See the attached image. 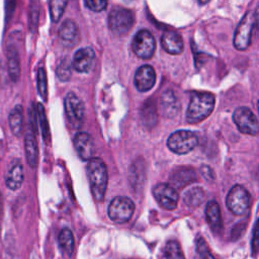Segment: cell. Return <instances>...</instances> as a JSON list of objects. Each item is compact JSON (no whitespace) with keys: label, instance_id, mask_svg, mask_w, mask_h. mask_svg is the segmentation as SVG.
Returning a JSON list of instances; mask_svg holds the SVG:
<instances>
[{"label":"cell","instance_id":"obj_15","mask_svg":"<svg viewBox=\"0 0 259 259\" xmlns=\"http://www.w3.org/2000/svg\"><path fill=\"white\" fill-rule=\"evenodd\" d=\"M74 147L79 156L83 161L92 159L94 152L93 140L87 133H79L74 138Z\"/></svg>","mask_w":259,"mask_h":259},{"label":"cell","instance_id":"obj_26","mask_svg":"<svg viewBox=\"0 0 259 259\" xmlns=\"http://www.w3.org/2000/svg\"><path fill=\"white\" fill-rule=\"evenodd\" d=\"M35 111H36V116L38 119L39 127L41 131L42 139L46 143H50L51 141V133H50V126L48 122V118L46 115V111L44 108V105L41 103H37L35 105Z\"/></svg>","mask_w":259,"mask_h":259},{"label":"cell","instance_id":"obj_39","mask_svg":"<svg viewBox=\"0 0 259 259\" xmlns=\"http://www.w3.org/2000/svg\"><path fill=\"white\" fill-rule=\"evenodd\" d=\"M198 2L199 4H206L209 2V0H198Z\"/></svg>","mask_w":259,"mask_h":259},{"label":"cell","instance_id":"obj_19","mask_svg":"<svg viewBox=\"0 0 259 259\" xmlns=\"http://www.w3.org/2000/svg\"><path fill=\"white\" fill-rule=\"evenodd\" d=\"M205 218L208 226L214 233H221L223 230V220L221 209L217 201H208L205 207Z\"/></svg>","mask_w":259,"mask_h":259},{"label":"cell","instance_id":"obj_14","mask_svg":"<svg viewBox=\"0 0 259 259\" xmlns=\"http://www.w3.org/2000/svg\"><path fill=\"white\" fill-rule=\"evenodd\" d=\"M95 59V53L92 48H83L77 51L74 55L72 66L80 73H87L92 68Z\"/></svg>","mask_w":259,"mask_h":259},{"label":"cell","instance_id":"obj_20","mask_svg":"<svg viewBox=\"0 0 259 259\" xmlns=\"http://www.w3.org/2000/svg\"><path fill=\"white\" fill-rule=\"evenodd\" d=\"M146 167H145V163L143 160L139 159L137 161H135L131 168H130V172H128V179H130V183L133 187V189H140L142 187V185L144 184L145 181V176H146Z\"/></svg>","mask_w":259,"mask_h":259},{"label":"cell","instance_id":"obj_40","mask_svg":"<svg viewBox=\"0 0 259 259\" xmlns=\"http://www.w3.org/2000/svg\"><path fill=\"white\" fill-rule=\"evenodd\" d=\"M123 1H124V2H131L132 0H123Z\"/></svg>","mask_w":259,"mask_h":259},{"label":"cell","instance_id":"obj_25","mask_svg":"<svg viewBox=\"0 0 259 259\" xmlns=\"http://www.w3.org/2000/svg\"><path fill=\"white\" fill-rule=\"evenodd\" d=\"M9 125L12 133L15 136H19L22 131V123H23V109L22 106L17 104L9 113Z\"/></svg>","mask_w":259,"mask_h":259},{"label":"cell","instance_id":"obj_5","mask_svg":"<svg viewBox=\"0 0 259 259\" xmlns=\"http://www.w3.org/2000/svg\"><path fill=\"white\" fill-rule=\"evenodd\" d=\"M228 208L236 215H245L249 212L251 197L249 192L241 185H235L227 195Z\"/></svg>","mask_w":259,"mask_h":259},{"label":"cell","instance_id":"obj_1","mask_svg":"<svg viewBox=\"0 0 259 259\" xmlns=\"http://www.w3.org/2000/svg\"><path fill=\"white\" fill-rule=\"evenodd\" d=\"M87 176L93 197L95 200L101 201L104 198L108 181L105 163L100 158L90 159L87 165Z\"/></svg>","mask_w":259,"mask_h":259},{"label":"cell","instance_id":"obj_30","mask_svg":"<svg viewBox=\"0 0 259 259\" xmlns=\"http://www.w3.org/2000/svg\"><path fill=\"white\" fill-rule=\"evenodd\" d=\"M165 257L166 259H185L178 242L172 240L169 241L165 246Z\"/></svg>","mask_w":259,"mask_h":259},{"label":"cell","instance_id":"obj_27","mask_svg":"<svg viewBox=\"0 0 259 259\" xmlns=\"http://www.w3.org/2000/svg\"><path fill=\"white\" fill-rule=\"evenodd\" d=\"M205 194L202 188L193 187L184 193V202L192 207L198 206L204 200Z\"/></svg>","mask_w":259,"mask_h":259},{"label":"cell","instance_id":"obj_32","mask_svg":"<svg viewBox=\"0 0 259 259\" xmlns=\"http://www.w3.org/2000/svg\"><path fill=\"white\" fill-rule=\"evenodd\" d=\"M71 67H72V65H71L70 61L67 58L63 59L57 68L58 79L63 82L68 81L71 77Z\"/></svg>","mask_w":259,"mask_h":259},{"label":"cell","instance_id":"obj_3","mask_svg":"<svg viewBox=\"0 0 259 259\" xmlns=\"http://www.w3.org/2000/svg\"><path fill=\"white\" fill-rule=\"evenodd\" d=\"M198 143L195 133L186 130L174 132L167 141L168 148L175 154L183 155L192 151Z\"/></svg>","mask_w":259,"mask_h":259},{"label":"cell","instance_id":"obj_11","mask_svg":"<svg viewBox=\"0 0 259 259\" xmlns=\"http://www.w3.org/2000/svg\"><path fill=\"white\" fill-rule=\"evenodd\" d=\"M255 26L254 13L247 12L237 26L234 35V46L239 51H245L251 44L252 29Z\"/></svg>","mask_w":259,"mask_h":259},{"label":"cell","instance_id":"obj_16","mask_svg":"<svg viewBox=\"0 0 259 259\" xmlns=\"http://www.w3.org/2000/svg\"><path fill=\"white\" fill-rule=\"evenodd\" d=\"M23 181V167L18 159L11 162L5 175L6 186L11 190L18 189Z\"/></svg>","mask_w":259,"mask_h":259},{"label":"cell","instance_id":"obj_22","mask_svg":"<svg viewBox=\"0 0 259 259\" xmlns=\"http://www.w3.org/2000/svg\"><path fill=\"white\" fill-rule=\"evenodd\" d=\"M7 63L8 74L13 82H17L20 77V60L15 47H8L7 49Z\"/></svg>","mask_w":259,"mask_h":259},{"label":"cell","instance_id":"obj_8","mask_svg":"<svg viewBox=\"0 0 259 259\" xmlns=\"http://www.w3.org/2000/svg\"><path fill=\"white\" fill-rule=\"evenodd\" d=\"M233 120L241 133L251 136L259 134L258 119L253 111L248 107H238L233 113Z\"/></svg>","mask_w":259,"mask_h":259},{"label":"cell","instance_id":"obj_2","mask_svg":"<svg viewBox=\"0 0 259 259\" xmlns=\"http://www.w3.org/2000/svg\"><path fill=\"white\" fill-rule=\"evenodd\" d=\"M214 107V96L208 92H194L186 112V120L189 123H197L205 119Z\"/></svg>","mask_w":259,"mask_h":259},{"label":"cell","instance_id":"obj_4","mask_svg":"<svg viewBox=\"0 0 259 259\" xmlns=\"http://www.w3.org/2000/svg\"><path fill=\"white\" fill-rule=\"evenodd\" d=\"M135 21L131 10L123 7H114L108 16V27L116 35H123L130 31Z\"/></svg>","mask_w":259,"mask_h":259},{"label":"cell","instance_id":"obj_23","mask_svg":"<svg viewBox=\"0 0 259 259\" xmlns=\"http://www.w3.org/2000/svg\"><path fill=\"white\" fill-rule=\"evenodd\" d=\"M170 180L172 185L181 188L196 180V174L191 168H179L172 174Z\"/></svg>","mask_w":259,"mask_h":259},{"label":"cell","instance_id":"obj_18","mask_svg":"<svg viewBox=\"0 0 259 259\" xmlns=\"http://www.w3.org/2000/svg\"><path fill=\"white\" fill-rule=\"evenodd\" d=\"M59 36L64 45L68 47L75 46L79 41V29L77 24L71 19H66L59 29Z\"/></svg>","mask_w":259,"mask_h":259},{"label":"cell","instance_id":"obj_37","mask_svg":"<svg viewBox=\"0 0 259 259\" xmlns=\"http://www.w3.org/2000/svg\"><path fill=\"white\" fill-rule=\"evenodd\" d=\"M254 23H255V27L259 30V5L254 12Z\"/></svg>","mask_w":259,"mask_h":259},{"label":"cell","instance_id":"obj_10","mask_svg":"<svg viewBox=\"0 0 259 259\" xmlns=\"http://www.w3.org/2000/svg\"><path fill=\"white\" fill-rule=\"evenodd\" d=\"M132 48L134 53L141 59H151L155 53L156 41L153 34L147 30L142 29L138 31L133 39Z\"/></svg>","mask_w":259,"mask_h":259},{"label":"cell","instance_id":"obj_21","mask_svg":"<svg viewBox=\"0 0 259 259\" xmlns=\"http://www.w3.org/2000/svg\"><path fill=\"white\" fill-rule=\"evenodd\" d=\"M140 117L143 125L147 128H152L153 126H155L158 120V113L153 100L149 99L143 104L140 112Z\"/></svg>","mask_w":259,"mask_h":259},{"label":"cell","instance_id":"obj_6","mask_svg":"<svg viewBox=\"0 0 259 259\" xmlns=\"http://www.w3.org/2000/svg\"><path fill=\"white\" fill-rule=\"evenodd\" d=\"M36 115V111L33 108L29 109V120L27 123V127L24 135V149L25 156L28 165L31 168H35L37 165V143H36V128H35V120L34 116Z\"/></svg>","mask_w":259,"mask_h":259},{"label":"cell","instance_id":"obj_9","mask_svg":"<svg viewBox=\"0 0 259 259\" xmlns=\"http://www.w3.org/2000/svg\"><path fill=\"white\" fill-rule=\"evenodd\" d=\"M64 106L70 125L73 128H79L84 119V104L81 99L75 93L69 92L65 97Z\"/></svg>","mask_w":259,"mask_h":259},{"label":"cell","instance_id":"obj_31","mask_svg":"<svg viewBox=\"0 0 259 259\" xmlns=\"http://www.w3.org/2000/svg\"><path fill=\"white\" fill-rule=\"evenodd\" d=\"M36 81H37V90L40 95V97L47 101L48 99V81H47V73L46 70L40 67L37 70L36 75Z\"/></svg>","mask_w":259,"mask_h":259},{"label":"cell","instance_id":"obj_42","mask_svg":"<svg viewBox=\"0 0 259 259\" xmlns=\"http://www.w3.org/2000/svg\"><path fill=\"white\" fill-rule=\"evenodd\" d=\"M128 259H133V258H128Z\"/></svg>","mask_w":259,"mask_h":259},{"label":"cell","instance_id":"obj_13","mask_svg":"<svg viewBox=\"0 0 259 259\" xmlns=\"http://www.w3.org/2000/svg\"><path fill=\"white\" fill-rule=\"evenodd\" d=\"M136 88L141 92L149 91L156 82V73L152 66H141L135 74L134 78Z\"/></svg>","mask_w":259,"mask_h":259},{"label":"cell","instance_id":"obj_24","mask_svg":"<svg viewBox=\"0 0 259 259\" xmlns=\"http://www.w3.org/2000/svg\"><path fill=\"white\" fill-rule=\"evenodd\" d=\"M161 106L165 116L173 117L179 110L178 100L172 90H166L161 96Z\"/></svg>","mask_w":259,"mask_h":259},{"label":"cell","instance_id":"obj_7","mask_svg":"<svg viewBox=\"0 0 259 259\" xmlns=\"http://www.w3.org/2000/svg\"><path fill=\"white\" fill-rule=\"evenodd\" d=\"M135 204L133 200L125 196L113 198L108 206V217L114 223H126L133 215Z\"/></svg>","mask_w":259,"mask_h":259},{"label":"cell","instance_id":"obj_33","mask_svg":"<svg viewBox=\"0 0 259 259\" xmlns=\"http://www.w3.org/2000/svg\"><path fill=\"white\" fill-rule=\"evenodd\" d=\"M196 251L198 254V259H215L210 253L208 246L203 238H198L196 241Z\"/></svg>","mask_w":259,"mask_h":259},{"label":"cell","instance_id":"obj_38","mask_svg":"<svg viewBox=\"0 0 259 259\" xmlns=\"http://www.w3.org/2000/svg\"><path fill=\"white\" fill-rule=\"evenodd\" d=\"M2 212H3V201H2V196L0 193V220L2 218Z\"/></svg>","mask_w":259,"mask_h":259},{"label":"cell","instance_id":"obj_34","mask_svg":"<svg viewBox=\"0 0 259 259\" xmlns=\"http://www.w3.org/2000/svg\"><path fill=\"white\" fill-rule=\"evenodd\" d=\"M108 0H85V5L92 11H103L107 6Z\"/></svg>","mask_w":259,"mask_h":259},{"label":"cell","instance_id":"obj_41","mask_svg":"<svg viewBox=\"0 0 259 259\" xmlns=\"http://www.w3.org/2000/svg\"><path fill=\"white\" fill-rule=\"evenodd\" d=\"M258 109H259V102H258Z\"/></svg>","mask_w":259,"mask_h":259},{"label":"cell","instance_id":"obj_12","mask_svg":"<svg viewBox=\"0 0 259 259\" xmlns=\"http://www.w3.org/2000/svg\"><path fill=\"white\" fill-rule=\"evenodd\" d=\"M153 194L158 203L165 209H174L177 206L179 195L170 184L159 183L153 188Z\"/></svg>","mask_w":259,"mask_h":259},{"label":"cell","instance_id":"obj_35","mask_svg":"<svg viewBox=\"0 0 259 259\" xmlns=\"http://www.w3.org/2000/svg\"><path fill=\"white\" fill-rule=\"evenodd\" d=\"M252 252L253 254H256L257 252H259V219L254 228V234H253V240H252Z\"/></svg>","mask_w":259,"mask_h":259},{"label":"cell","instance_id":"obj_29","mask_svg":"<svg viewBox=\"0 0 259 259\" xmlns=\"http://www.w3.org/2000/svg\"><path fill=\"white\" fill-rule=\"evenodd\" d=\"M68 0H51L50 2V12L51 17L54 22H58L62 17L65 8L67 6Z\"/></svg>","mask_w":259,"mask_h":259},{"label":"cell","instance_id":"obj_17","mask_svg":"<svg viewBox=\"0 0 259 259\" xmlns=\"http://www.w3.org/2000/svg\"><path fill=\"white\" fill-rule=\"evenodd\" d=\"M161 45L165 52L171 55H179L183 51V40L175 31H165L161 36Z\"/></svg>","mask_w":259,"mask_h":259},{"label":"cell","instance_id":"obj_28","mask_svg":"<svg viewBox=\"0 0 259 259\" xmlns=\"http://www.w3.org/2000/svg\"><path fill=\"white\" fill-rule=\"evenodd\" d=\"M59 244L62 250L68 254L71 255L74 250V236L71 230L65 228L61 231L59 235Z\"/></svg>","mask_w":259,"mask_h":259},{"label":"cell","instance_id":"obj_36","mask_svg":"<svg viewBox=\"0 0 259 259\" xmlns=\"http://www.w3.org/2000/svg\"><path fill=\"white\" fill-rule=\"evenodd\" d=\"M200 172H201V174H202V176L205 178V179H207V180H212L213 178H214V173H213V171H212V169L209 167V166H207V165H203L201 168H200Z\"/></svg>","mask_w":259,"mask_h":259}]
</instances>
